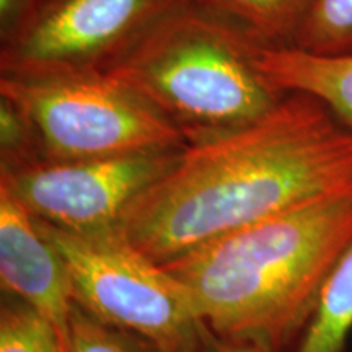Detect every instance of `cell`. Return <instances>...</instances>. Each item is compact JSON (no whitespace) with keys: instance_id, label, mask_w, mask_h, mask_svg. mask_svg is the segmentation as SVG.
Returning a JSON list of instances; mask_svg holds the SVG:
<instances>
[{"instance_id":"1","label":"cell","mask_w":352,"mask_h":352,"mask_svg":"<svg viewBox=\"0 0 352 352\" xmlns=\"http://www.w3.org/2000/svg\"><path fill=\"white\" fill-rule=\"evenodd\" d=\"M352 191V131L327 104L285 94L252 124L183 148L127 208L118 232L157 264L220 236Z\"/></svg>"},{"instance_id":"2","label":"cell","mask_w":352,"mask_h":352,"mask_svg":"<svg viewBox=\"0 0 352 352\" xmlns=\"http://www.w3.org/2000/svg\"><path fill=\"white\" fill-rule=\"evenodd\" d=\"M352 241V191L266 219L162 264L197 318L259 352L297 344Z\"/></svg>"},{"instance_id":"3","label":"cell","mask_w":352,"mask_h":352,"mask_svg":"<svg viewBox=\"0 0 352 352\" xmlns=\"http://www.w3.org/2000/svg\"><path fill=\"white\" fill-rule=\"evenodd\" d=\"M256 56L235 28L186 3L104 74L142 96L191 145L252 124L284 98Z\"/></svg>"},{"instance_id":"4","label":"cell","mask_w":352,"mask_h":352,"mask_svg":"<svg viewBox=\"0 0 352 352\" xmlns=\"http://www.w3.org/2000/svg\"><path fill=\"white\" fill-rule=\"evenodd\" d=\"M0 95L28 116L39 155L107 158L184 148L186 140L142 96L104 72L0 76Z\"/></svg>"},{"instance_id":"5","label":"cell","mask_w":352,"mask_h":352,"mask_svg":"<svg viewBox=\"0 0 352 352\" xmlns=\"http://www.w3.org/2000/svg\"><path fill=\"white\" fill-rule=\"evenodd\" d=\"M34 220L65 261L78 305L160 352H197L204 324L186 290L118 228L72 232Z\"/></svg>"},{"instance_id":"6","label":"cell","mask_w":352,"mask_h":352,"mask_svg":"<svg viewBox=\"0 0 352 352\" xmlns=\"http://www.w3.org/2000/svg\"><path fill=\"white\" fill-rule=\"evenodd\" d=\"M189 0H39L0 44V76L104 72Z\"/></svg>"},{"instance_id":"7","label":"cell","mask_w":352,"mask_h":352,"mask_svg":"<svg viewBox=\"0 0 352 352\" xmlns=\"http://www.w3.org/2000/svg\"><path fill=\"white\" fill-rule=\"evenodd\" d=\"M183 148L121 157L0 165V189L34 219L72 232L111 230L127 208L173 168Z\"/></svg>"},{"instance_id":"8","label":"cell","mask_w":352,"mask_h":352,"mask_svg":"<svg viewBox=\"0 0 352 352\" xmlns=\"http://www.w3.org/2000/svg\"><path fill=\"white\" fill-rule=\"evenodd\" d=\"M0 283L7 296L38 311L69 352L70 316L76 303L65 261L39 232L36 220L0 189Z\"/></svg>"},{"instance_id":"9","label":"cell","mask_w":352,"mask_h":352,"mask_svg":"<svg viewBox=\"0 0 352 352\" xmlns=\"http://www.w3.org/2000/svg\"><path fill=\"white\" fill-rule=\"evenodd\" d=\"M263 74L284 94H307L352 131V52L310 54L297 47L258 50Z\"/></svg>"},{"instance_id":"10","label":"cell","mask_w":352,"mask_h":352,"mask_svg":"<svg viewBox=\"0 0 352 352\" xmlns=\"http://www.w3.org/2000/svg\"><path fill=\"white\" fill-rule=\"evenodd\" d=\"M230 25L258 50L289 47L310 0H189Z\"/></svg>"},{"instance_id":"11","label":"cell","mask_w":352,"mask_h":352,"mask_svg":"<svg viewBox=\"0 0 352 352\" xmlns=\"http://www.w3.org/2000/svg\"><path fill=\"white\" fill-rule=\"evenodd\" d=\"M352 329V241L327 279L294 352H342Z\"/></svg>"},{"instance_id":"12","label":"cell","mask_w":352,"mask_h":352,"mask_svg":"<svg viewBox=\"0 0 352 352\" xmlns=\"http://www.w3.org/2000/svg\"><path fill=\"white\" fill-rule=\"evenodd\" d=\"M289 47L320 56L352 52V0H310Z\"/></svg>"},{"instance_id":"13","label":"cell","mask_w":352,"mask_h":352,"mask_svg":"<svg viewBox=\"0 0 352 352\" xmlns=\"http://www.w3.org/2000/svg\"><path fill=\"white\" fill-rule=\"evenodd\" d=\"M0 352H63V347L38 311L7 296L0 308Z\"/></svg>"},{"instance_id":"14","label":"cell","mask_w":352,"mask_h":352,"mask_svg":"<svg viewBox=\"0 0 352 352\" xmlns=\"http://www.w3.org/2000/svg\"><path fill=\"white\" fill-rule=\"evenodd\" d=\"M69 352H160L152 342L104 323L76 302L70 316Z\"/></svg>"},{"instance_id":"15","label":"cell","mask_w":352,"mask_h":352,"mask_svg":"<svg viewBox=\"0 0 352 352\" xmlns=\"http://www.w3.org/2000/svg\"><path fill=\"white\" fill-rule=\"evenodd\" d=\"M39 148L26 113L15 101L0 95V165L38 157Z\"/></svg>"},{"instance_id":"16","label":"cell","mask_w":352,"mask_h":352,"mask_svg":"<svg viewBox=\"0 0 352 352\" xmlns=\"http://www.w3.org/2000/svg\"><path fill=\"white\" fill-rule=\"evenodd\" d=\"M39 0H0V44L23 28Z\"/></svg>"},{"instance_id":"17","label":"cell","mask_w":352,"mask_h":352,"mask_svg":"<svg viewBox=\"0 0 352 352\" xmlns=\"http://www.w3.org/2000/svg\"><path fill=\"white\" fill-rule=\"evenodd\" d=\"M197 352H259L253 347L239 344V342H232L222 338L215 336L212 331H209L208 328H202V336H201V344Z\"/></svg>"}]
</instances>
